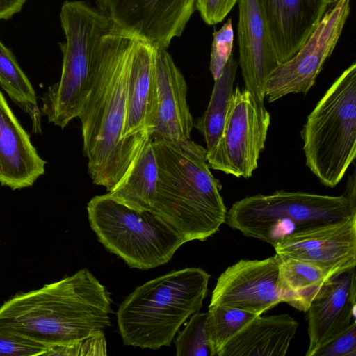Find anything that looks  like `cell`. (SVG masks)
<instances>
[{
    "label": "cell",
    "instance_id": "277c9868",
    "mask_svg": "<svg viewBox=\"0 0 356 356\" xmlns=\"http://www.w3.org/2000/svg\"><path fill=\"white\" fill-rule=\"evenodd\" d=\"M209 278L203 269L190 267L136 287L117 312L124 343L152 350L170 346L181 325L201 309Z\"/></svg>",
    "mask_w": 356,
    "mask_h": 356
},
{
    "label": "cell",
    "instance_id": "9a60e30c",
    "mask_svg": "<svg viewBox=\"0 0 356 356\" xmlns=\"http://www.w3.org/2000/svg\"><path fill=\"white\" fill-rule=\"evenodd\" d=\"M155 118L151 140H189L194 122L187 85L167 49L154 48Z\"/></svg>",
    "mask_w": 356,
    "mask_h": 356
},
{
    "label": "cell",
    "instance_id": "d6986e66",
    "mask_svg": "<svg viewBox=\"0 0 356 356\" xmlns=\"http://www.w3.org/2000/svg\"><path fill=\"white\" fill-rule=\"evenodd\" d=\"M355 268L333 279L307 312L309 346L306 356H313L323 343L355 320Z\"/></svg>",
    "mask_w": 356,
    "mask_h": 356
},
{
    "label": "cell",
    "instance_id": "ba28073f",
    "mask_svg": "<svg viewBox=\"0 0 356 356\" xmlns=\"http://www.w3.org/2000/svg\"><path fill=\"white\" fill-rule=\"evenodd\" d=\"M87 211L98 241L131 268L147 270L163 265L185 243L152 211L130 208L108 193L92 197Z\"/></svg>",
    "mask_w": 356,
    "mask_h": 356
},
{
    "label": "cell",
    "instance_id": "4dcf8cb0",
    "mask_svg": "<svg viewBox=\"0 0 356 356\" xmlns=\"http://www.w3.org/2000/svg\"><path fill=\"white\" fill-rule=\"evenodd\" d=\"M237 2L238 0H195V10L206 24L214 25L221 22Z\"/></svg>",
    "mask_w": 356,
    "mask_h": 356
},
{
    "label": "cell",
    "instance_id": "3957f363",
    "mask_svg": "<svg viewBox=\"0 0 356 356\" xmlns=\"http://www.w3.org/2000/svg\"><path fill=\"white\" fill-rule=\"evenodd\" d=\"M152 144L158 168L152 212L184 243L205 241L218 231L227 213L206 149L191 139L152 140Z\"/></svg>",
    "mask_w": 356,
    "mask_h": 356
},
{
    "label": "cell",
    "instance_id": "5b68a950",
    "mask_svg": "<svg viewBox=\"0 0 356 356\" xmlns=\"http://www.w3.org/2000/svg\"><path fill=\"white\" fill-rule=\"evenodd\" d=\"M305 164L325 186L334 188L356 156V63L334 81L301 131Z\"/></svg>",
    "mask_w": 356,
    "mask_h": 356
},
{
    "label": "cell",
    "instance_id": "52a82bcc",
    "mask_svg": "<svg viewBox=\"0 0 356 356\" xmlns=\"http://www.w3.org/2000/svg\"><path fill=\"white\" fill-rule=\"evenodd\" d=\"M60 19L65 38L59 44L61 75L44 92L41 113L49 122L64 129L80 113L101 39L113 24L99 8L83 1H65Z\"/></svg>",
    "mask_w": 356,
    "mask_h": 356
},
{
    "label": "cell",
    "instance_id": "5bb4252c",
    "mask_svg": "<svg viewBox=\"0 0 356 356\" xmlns=\"http://www.w3.org/2000/svg\"><path fill=\"white\" fill-rule=\"evenodd\" d=\"M239 65L245 89L264 104L267 81L280 64L259 0H238Z\"/></svg>",
    "mask_w": 356,
    "mask_h": 356
},
{
    "label": "cell",
    "instance_id": "6da1fadb",
    "mask_svg": "<svg viewBox=\"0 0 356 356\" xmlns=\"http://www.w3.org/2000/svg\"><path fill=\"white\" fill-rule=\"evenodd\" d=\"M137 40L113 25L102 36L78 116L88 173L95 184L108 191L139 154L122 138L129 72Z\"/></svg>",
    "mask_w": 356,
    "mask_h": 356
},
{
    "label": "cell",
    "instance_id": "7a4b0ae2",
    "mask_svg": "<svg viewBox=\"0 0 356 356\" xmlns=\"http://www.w3.org/2000/svg\"><path fill=\"white\" fill-rule=\"evenodd\" d=\"M111 302L106 288L83 268L5 302L0 307V332L48 346L81 341L111 325Z\"/></svg>",
    "mask_w": 356,
    "mask_h": 356
},
{
    "label": "cell",
    "instance_id": "44dd1931",
    "mask_svg": "<svg viewBox=\"0 0 356 356\" xmlns=\"http://www.w3.org/2000/svg\"><path fill=\"white\" fill-rule=\"evenodd\" d=\"M277 255V284L282 302L306 312L334 277L325 268L308 261Z\"/></svg>",
    "mask_w": 356,
    "mask_h": 356
},
{
    "label": "cell",
    "instance_id": "83f0119b",
    "mask_svg": "<svg viewBox=\"0 0 356 356\" xmlns=\"http://www.w3.org/2000/svg\"><path fill=\"white\" fill-rule=\"evenodd\" d=\"M107 348L104 332L83 340L49 346L44 355H106Z\"/></svg>",
    "mask_w": 356,
    "mask_h": 356
},
{
    "label": "cell",
    "instance_id": "4316f807",
    "mask_svg": "<svg viewBox=\"0 0 356 356\" xmlns=\"http://www.w3.org/2000/svg\"><path fill=\"white\" fill-rule=\"evenodd\" d=\"M213 35L209 68L213 79L216 80L232 55L234 31L232 19L229 18Z\"/></svg>",
    "mask_w": 356,
    "mask_h": 356
},
{
    "label": "cell",
    "instance_id": "8fae6325",
    "mask_svg": "<svg viewBox=\"0 0 356 356\" xmlns=\"http://www.w3.org/2000/svg\"><path fill=\"white\" fill-rule=\"evenodd\" d=\"M113 25L155 49L181 35L195 0H96Z\"/></svg>",
    "mask_w": 356,
    "mask_h": 356
},
{
    "label": "cell",
    "instance_id": "1f68e13d",
    "mask_svg": "<svg viewBox=\"0 0 356 356\" xmlns=\"http://www.w3.org/2000/svg\"><path fill=\"white\" fill-rule=\"evenodd\" d=\"M26 0H0V20L10 19L19 13Z\"/></svg>",
    "mask_w": 356,
    "mask_h": 356
},
{
    "label": "cell",
    "instance_id": "d6a6232c",
    "mask_svg": "<svg viewBox=\"0 0 356 356\" xmlns=\"http://www.w3.org/2000/svg\"><path fill=\"white\" fill-rule=\"evenodd\" d=\"M355 171L348 177L344 195L350 202L356 206V185H355Z\"/></svg>",
    "mask_w": 356,
    "mask_h": 356
},
{
    "label": "cell",
    "instance_id": "484cf974",
    "mask_svg": "<svg viewBox=\"0 0 356 356\" xmlns=\"http://www.w3.org/2000/svg\"><path fill=\"white\" fill-rule=\"evenodd\" d=\"M207 312H196L174 340L177 356H211L207 331Z\"/></svg>",
    "mask_w": 356,
    "mask_h": 356
},
{
    "label": "cell",
    "instance_id": "7402d4cb",
    "mask_svg": "<svg viewBox=\"0 0 356 356\" xmlns=\"http://www.w3.org/2000/svg\"><path fill=\"white\" fill-rule=\"evenodd\" d=\"M158 168L150 139L124 177L108 191L116 201L134 209L152 211L156 195Z\"/></svg>",
    "mask_w": 356,
    "mask_h": 356
},
{
    "label": "cell",
    "instance_id": "9c48e42d",
    "mask_svg": "<svg viewBox=\"0 0 356 356\" xmlns=\"http://www.w3.org/2000/svg\"><path fill=\"white\" fill-rule=\"evenodd\" d=\"M270 116L264 104L247 90H234L222 134L210 168L236 177L249 178L257 168L264 148Z\"/></svg>",
    "mask_w": 356,
    "mask_h": 356
},
{
    "label": "cell",
    "instance_id": "8992f818",
    "mask_svg": "<svg viewBox=\"0 0 356 356\" xmlns=\"http://www.w3.org/2000/svg\"><path fill=\"white\" fill-rule=\"evenodd\" d=\"M356 215V206L339 196L277 191L234 202L226 222L244 236L275 246L284 238Z\"/></svg>",
    "mask_w": 356,
    "mask_h": 356
},
{
    "label": "cell",
    "instance_id": "2e32d148",
    "mask_svg": "<svg viewBox=\"0 0 356 356\" xmlns=\"http://www.w3.org/2000/svg\"><path fill=\"white\" fill-rule=\"evenodd\" d=\"M154 48L138 39L129 72L122 138L140 154L151 139L155 118Z\"/></svg>",
    "mask_w": 356,
    "mask_h": 356
},
{
    "label": "cell",
    "instance_id": "7c38bea8",
    "mask_svg": "<svg viewBox=\"0 0 356 356\" xmlns=\"http://www.w3.org/2000/svg\"><path fill=\"white\" fill-rule=\"evenodd\" d=\"M277 255L261 260L241 259L217 280L209 306H223L257 316L282 302L277 284Z\"/></svg>",
    "mask_w": 356,
    "mask_h": 356
},
{
    "label": "cell",
    "instance_id": "f546056e",
    "mask_svg": "<svg viewBox=\"0 0 356 356\" xmlns=\"http://www.w3.org/2000/svg\"><path fill=\"white\" fill-rule=\"evenodd\" d=\"M48 347L23 336L0 332V356L44 355Z\"/></svg>",
    "mask_w": 356,
    "mask_h": 356
},
{
    "label": "cell",
    "instance_id": "ac0fdd59",
    "mask_svg": "<svg viewBox=\"0 0 356 356\" xmlns=\"http://www.w3.org/2000/svg\"><path fill=\"white\" fill-rule=\"evenodd\" d=\"M45 164L0 90V184L30 187L45 172Z\"/></svg>",
    "mask_w": 356,
    "mask_h": 356
},
{
    "label": "cell",
    "instance_id": "30bf717a",
    "mask_svg": "<svg viewBox=\"0 0 356 356\" xmlns=\"http://www.w3.org/2000/svg\"><path fill=\"white\" fill-rule=\"evenodd\" d=\"M350 1L333 0L296 54L275 67L266 86L268 102L309 92L337 46L350 12Z\"/></svg>",
    "mask_w": 356,
    "mask_h": 356
},
{
    "label": "cell",
    "instance_id": "d4e9b609",
    "mask_svg": "<svg viewBox=\"0 0 356 356\" xmlns=\"http://www.w3.org/2000/svg\"><path fill=\"white\" fill-rule=\"evenodd\" d=\"M256 316L232 307L209 306L207 331L211 356H218L227 341Z\"/></svg>",
    "mask_w": 356,
    "mask_h": 356
},
{
    "label": "cell",
    "instance_id": "f1b7e54d",
    "mask_svg": "<svg viewBox=\"0 0 356 356\" xmlns=\"http://www.w3.org/2000/svg\"><path fill=\"white\" fill-rule=\"evenodd\" d=\"M313 356H356V321L321 345Z\"/></svg>",
    "mask_w": 356,
    "mask_h": 356
},
{
    "label": "cell",
    "instance_id": "ffe728a7",
    "mask_svg": "<svg viewBox=\"0 0 356 356\" xmlns=\"http://www.w3.org/2000/svg\"><path fill=\"white\" fill-rule=\"evenodd\" d=\"M298 327L289 314L257 316L224 346L218 356H284Z\"/></svg>",
    "mask_w": 356,
    "mask_h": 356
},
{
    "label": "cell",
    "instance_id": "e0dca14e",
    "mask_svg": "<svg viewBox=\"0 0 356 356\" xmlns=\"http://www.w3.org/2000/svg\"><path fill=\"white\" fill-rule=\"evenodd\" d=\"M280 63L291 58L333 0H259Z\"/></svg>",
    "mask_w": 356,
    "mask_h": 356
},
{
    "label": "cell",
    "instance_id": "cb8c5ba5",
    "mask_svg": "<svg viewBox=\"0 0 356 356\" xmlns=\"http://www.w3.org/2000/svg\"><path fill=\"white\" fill-rule=\"evenodd\" d=\"M0 86L31 120L33 132L41 133V111L33 87L10 49L0 40Z\"/></svg>",
    "mask_w": 356,
    "mask_h": 356
},
{
    "label": "cell",
    "instance_id": "4fadbf2b",
    "mask_svg": "<svg viewBox=\"0 0 356 356\" xmlns=\"http://www.w3.org/2000/svg\"><path fill=\"white\" fill-rule=\"evenodd\" d=\"M274 247L279 255L319 266L334 277L356 266V215L291 234Z\"/></svg>",
    "mask_w": 356,
    "mask_h": 356
},
{
    "label": "cell",
    "instance_id": "603a6c76",
    "mask_svg": "<svg viewBox=\"0 0 356 356\" xmlns=\"http://www.w3.org/2000/svg\"><path fill=\"white\" fill-rule=\"evenodd\" d=\"M238 62L230 56L214 86L208 106L194 124L203 136L206 143L207 160L213 154L220 142L230 101L234 92V83Z\"/></svg>",
    "mask_w": 356,
    "mask_h": 356
}]
</instances>
